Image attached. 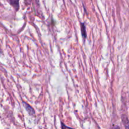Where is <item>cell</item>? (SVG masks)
Masks as SVG:
<instances>
[{
	"label": "cell",
	"mask_w": 129,
	"mask_h": 129,
	"mask_svg": "<svg viewBox=\"0 0 129 129\" xmlns=\"http://www.w3.org/2000/svg\"><path fill=\"white\" fill-rule=\"evenodd\" d=\"M23 107H25L26 111L28 112V113L30 115H35V111H34V108H33L30 105L26 103V102H23Z\"/></svg>",
	"instance_id": "1"
},
{
	"label": "cell",
	"mask_w": 129,
	"mask_h": 129,
	"mask_svg": "<svg viewBox=\"0 0 129 129\" xmlns=\"http://www.w3.org/2000/svg\"><path fill=\"white\" fill-rule=\"evenodd\" d=\"M122 121L123 124L124 125L126 128H129V120L127 116L126 115H122Z\"/></svg>",
	"instance_id": "2"
},
{
	"label": "cell",
	"mask_w": 129,
	"mask_h": 129,
	"mask_svg": "<svg viewBox=\"0 0 129 129\" xmlns=\"http://www.w3.org/2000/svg\"><path fill=\"white\" fill-rule=\"evenodd\" d=\"M9 1H10V5H11L16 11L18 10L19 7H20V6H19V0H9Z\"/></svg>",
	"instance_id": "3"
},
{
	"label": "cell",
	"mask_w": 129,
	"mask_h": 129,
	"mask_svg": "<svg viewBox=\"0 0 129 129\" xmlns=\"http://www.w3.org/2000/svg\"><path fill=\"white\" fill-rule=\"evenodd\" d=\"M81 35L84 39L86 38V26L84 23H81Z\"/></svg>",
	"instance_id": "4"
},
{
	"label": "cell",
	"mask_w": 129,
	"mask_h": 129,
	"mask_svg": "<svg viewBox=\"0 0 129 129\" xmlns=\"http://www.w3.org/2000/svg\"><path fill=\"white\" fill-rule=\"evenodd\" d=\"M64 127H65V128H69V127H67V126L64 125L62 123V128H64Z\"/></svg>",
	"instance_id": "5"
}]
</instances>
